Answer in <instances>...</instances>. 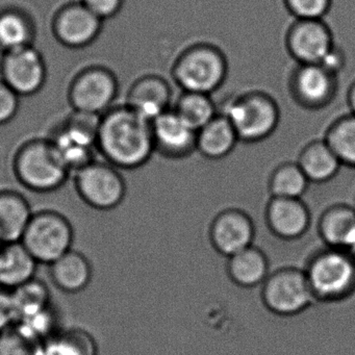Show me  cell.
<instances>
[{"label":"cell","instance_id":"1","mask_svg":"<svg viewBox=\"0 0 355 355\" xmlns=\"http://www.w3.org/2000/svg\"><path fill=\"white\" fill-rule=\"evenodd\" d=\"M97 146L112 165L137 169L155 153L151 122L128 105L111 110L101 118Z\"/></svg>","mask_w":355,"mask_h":355},{"label":"cell","instance_id":"2","mask_svg":"<svg viewBox=\"0 0 355 355\" xmlns=\"http://www.w3.org/2000/svg\"><path fill=\"white\" fill-rule=\"evenodd\" d=\"M171 76L182 91L211 95L226 82L227 58L211 43H194L175 58Z\"/></svg>","mask_w":355,"mask_h":355},{"label":"cell","instance_id":"3","mask_svg":"<svg viewBox=\"0 0 355 355\" xmlns=\"http://www.w3.org/2000/svg\"><path fill=\"white\" fill-rule=\"evenodd\" d=\"M219 113L234 126L240 142L247 144L269 139L282 118L277 101L261 90L247 91L228 99Z\"/></svg>","mask_w":355,"mask_h":355},{"label":"cell","instance_id":"4","mask_svg":"<svg viewBox=\"0 0 355 355\" xmlns=\"http://www.w3.org/2000/svg\"><path fill=\"white\" fill-rule=\"evenodd\" d=\"M305 275L315 299L338 300L355 288V259L347 251L330 248L311 259Z\"/></svg>","mask_w":355,"mask_h":355},{"label":"cell","instance_id":"5","mask_svg":"<svg viewBox=\"0 0 355 355\" xmlns=\"http://www.w3.org/2000/svg\"><path fill=\"white\" fill-rule=\"evenodd\" d=\"M15 170L20 182L36 192L57 190L69 171L51 141H32L24 145L16 155Z\"/></svg>","mask_w":355,"mask_h":355},{"label":"cell","instance_id":"6","mask_svg":"<svg viewBox=\"0 0 355 355\" xmlns=\"http://www.w3.org/2000/svg\"><path fill=\"white\" fill-rule=\"evenodd\" d=\"M74 234L71 223L53 211L34 214L20 242L39 263L51 265L71 250Z\"/></svg>","mask_w":355,"mask_h":355},{"label":"cell","instance_id":"7","mask_svg":"<svg viewBox=\"0 0 355 355\" xmlns=\"http://www.w3.org/2000/svg\"><path fill=\"white\" fill-rule=\"evenodd\" d=\"M101 118L94 114L76 111L51 141L68 170L78 171L92 162Z\"/></svg>","mask_w":355,"mask_h":355},{"label":"cell","instance_id":"8","mask_svg":"<svg viewBox=\"0 0 355 355\" xmlns=\"http://www.w3.org/2000/svg\"><path fill=\"white\" fill-rule=\"evenodd\" d=\"M315 296L311 292L305 272L282 269L268 276L263 288L266 306L280 315L300 313L311 305Z\"/></svg>","mask_w":355,"mask_h":355},{"label":"cell","instance_id":"9","mask_svg":"<svg viewBox=\"0 0 355 355\" xmlns=\"http://www.w3.org/2000/svg\"><path fill=\"white\" fill-rule=\"evenodd\" d=\"M291 98L306 111H321L331 105L338 93V76L319 64H296L288 82Z\"/></svg>","mask_w":355,"mask_h":355},{"label":"cell","instance_id":"10","mask_svg":"<svg viewBox=\"0 0 355 355\" xmlns=\"http://www.w3.org/2000/svg\"><path fill=\"white\" fill-rule=\"evenodd\" d=\"M76 188L83 200L94 209H115L125 196L126 187L119 172L112 166L91 162L78 170Z\"/></svg>","mask_w":355,"mask_h":355},{"label":"cell","instance_id":"11","mask_svg":"<svg viewBox=\"0 0 355 355\" xmlns=\"http://www.w3.org/2000/svg\"><path fill=\"white\" fill-rule=\"evenodd\" d=\"M286 51L296 64H320L336 45L330 26L324 19H295L284 38Z\"/></svg>","mask_w":355,"mask_h":355},{"label":"cell","instance_id":"12","mask_svg":"<svg viewBox=\"0 0 355 355\" xmlns=\"http://www.w3.org/2000/svg\"><path fill=\"white\" fill-rule=\"evenodd\" d=\"M3 82L19 96L38 92L46 78V66L32 45L6 53L3 60Z\"/></svg>","mask_w":355,"mask_h":355},{"label":"cell","instance_id":"13","mask_svg":"<svg viewBox=\"0 0 355 355\" xmlns=\"http://www.w3.org/2000/svg\"><path fill=\"white\" fill-rule=\"evenodd\" d=\"M117 90V82L111 72L103 68H90L72 83L70 101L76 111L99 115L112 105Z\"/></svg>","mask_w":355,"mask_h":355},{"label":"cell","instance_id":"14","mask_svg":"<svg viewBox=\"0 0 355 355\" xmlns=\"http://www.w3.org/2000/svg\"><path fill=\"white\" fill-rule=\"evenodd\" d=\"M155 153L166 159H184L197 153V132L173 109L151 121Z\"/></svg>","mask_w":355,"mask_h":355},{"label":"cell","instance_id":"15","mask_svg":"<svg viewBox=\"0 0 355 355\" xmlns=\"http://www.w3.org/2000/svg\"><path fill=\"white\" fill-rule=\"evenodd\" d=\"M254 225L252 220L241 209L221 211L211 226V240L218 252L232 257L252 246Z\"/></svg>","mask_w":355,"mask_h":355},{"label":"cell","instance_id":"16","mask_svg":"<svg viewBox=\"0 0 355 355\" xmlns=\"http://www.w3.org/2000/svg\"><path fill=\"white\" fill-rule=\"evenodd\" d=\"M103 20L83 3H70L55 16V36L68 47L80 49L92 43L98 36Z\"/></svg>","mask_w":355,"mask_h":355},{"label":"cell","instance_id":"17","mask_svg":"<svg viewBox=\"0 0 355 355\" xmlns=\"http://www.w3.org/2000/svg\"><path fill=\"white\" fill-rule=\"evenodd\" d=\"M172 103L173 92L169 83L162 76L148 74L132 85L126 105L151 122L172 109Z\"/></svg>","mask_w":355,"mask_h":355},{"label":"cell","instance_id":"18","mask_svg":"<svg viewBox=\"0 0 355 355\" xmlns=\"http://www.w3.org/2000/svg\"><path fill=\"white\" fill-rule=\"evenodd\" d=\"M266 220L274 234L284 240H295L302 236L311 224V214L301 198L271 197Z\"/></svg>","mask_w":355,"mask_h":355},{"label":"cell","instance_id":"19","mask_svg":"<svg viewBox=\"0 0 355 355\" xmlns=\"http://www.w3.org/2000/svg\"><path fill=\"white\" fill-rule=\"evenodd\" d=\"M38 261L21 242L0 247V286L9 291L34 279Z\"/></svg>","mask_w":355,"mask_h":355},{"label":"cell","instance_id":"20","mask_svg":"<svg viewBox=\"0 0 355 355\" xmlns=\"http://www.w3.org/2000/svg\"><path fill=\"white\" fill-rule=\"evenodd\" d=\"M240 142L238 135L227 118L218 114L197 132V153L211 161L225 159Z\"/></svg>","mask_w":355,"mask_h":355},{"label":"cell","instance_id":"21","mask_svg":"<svg viewBox=\"0 0 355 355\" xmlns=\"http://www.w3.org/2000/svg\"><path fill=\"white\" fill-rule=\"evenodd\" d=\"M300 166L309 182L324 184L338 175L342 164L324 139L307 143L298 155Z\"/></svg>","mask_w":355,"mask_h":355},{"label":"cell","instance_id":"22","mask_svg":"<svg viewBox=\"0 0 355 355\" xmlns=\"http://www.w3.org/2000/svg\"><path fill=\"white\" fill-rule=\"evenodd\" d=\"M319 230L330 248L348 250L355 241V209L346 205H332L322 214Z\"/></svg>","mask_w":355,"mask_h":355},{"label":"cell","instance_id":"23","mask_svg":"<svg viewBox=\"0 0 355 355\" xmlns=\"http://www.w3.org/2000/svg\"><path fill=\"white\" fill-rule=\"evenodd\" d=\"M49 266L53 284L63 292H82L92 279L90 261L83 253L72 249Z\"/></svg>","mask_w":355,"mask_h":355},{"label":"cell","instance_id":"24","mask_svg":"<svg viewBox=\"0 0 355 355\" xmlns=\"http://www.w3.org/2000/svg\"><path fill=\"white\" fill-rule=\"evenodd\" d=\"M28 200L15 192L0 193V241L20 242L32 219Z\"/></svg>","mask_w":355,"mask_h":355},{"label":"cell","instance_id":"25","mask_svg":"<svg viewBox=\"0 0 355 355\" xmlns=\"http://www.w3.org/2000/svg\"><path fill=\"white\" fill-rule=\"evenodd\" d=\"M11 294L16 323H26L53 309L51 291L36 278L11 291Z\"/></svg>","mask_w":355,"mask_h":355},{"label":"cell","instance_id":"26","mask_svg":"<svg viewBox=\"0 0 355 355\" xmlns=\"http://www.w3.org/2000/svg\"><path fill=\"white\" fill-rule=\"evenodd\" d=\"M269 272V263L265 254L252 246L230 257L228 273L232 279L244 288L265 282Z\"/></svg>","mask_w":355,"mask_h":355},{"label":"cell","instance_id":"27","mask_svg":"<svg viewBox=\"0 0 355 355\" xmlns=\"http://www.w3.org/2000/svg\"><path fill=\"white\" fill-rule=\"evenodd\" d=\"M172 109L196 132L219 114L211 95L187 91L176 98Z\"/></svg>","mask_w":355,"mask_h":355},{"label":"cell","instance_id":"28","mask_svg":"<svg viewBox=\"0 0 355 355\" xmlns=\"http://www.w3.org/2000/svg\"><path fill=\"white\" fill-rule=\"evenodd\" d=\"M309 184L311 182L297 162H284L270 174L268 189L271 197L302 198Z\"/></svg>","mask_w":355,"mask_h":355},{"label":"cell","instance_id":"29","mask_svg":"<svg viewBox=\"0 0 355 355\" xmlns=\"http://www.w3.org/2000/svg\"><path fill=\"white\" fill-rule=\"evenodd\" d=\"M324 140L331 147L342 166L355 168V115L340 116L331 122Z\"/></svg>","mask_w":355,"mask_h":355},{"label":"cell","instance_id":"30","mask_svg":"<svg viewBox=\"0 0 355 355\" xmlns=\"http://www.w3.org/2000/svg\"><path fill=\"white\" fill-rule=\"evenodd\" d=\"M45 355H98V345L82 328L59 330L46 340Z\"/></svg>","mask_w":355,"mask_h":355},{"label":"cell","instance_id":"31","mask_svg":"<svg viewBox=\"0 0 355 355\" xmlns=\"http://www.w3.org/2000/svg\"><path fill=\"white\" fill-rule=\"evenodd\" d=\"M46 340L15 323L0 332V355H45Z\"/></svg>","mask_w":355,"mask_h":355},{"label":"cell","instance_id":"32","mask_svg":"<svg viewBox=\"0 0 355 355\" xmlns=\"http://www.w3.org/2000/svg\"><path fill=\"white\" fill-rule=\"evenodd\" d=\"M33 28L22 13L7 11L0 14V47L8 51L30 46Z\"/></svg>","mask_w":355,"mask_h":355},{"label":"cell","instance_id":"33","mask_svg":"<svg viewBox=\"0 0 355 355\" xmlns=\"http://www.w3.org/2000/svg\"><path fill=\"white\" fill-rule=\"evenodd\" d=\"M286 11L294 19H324L334 5V0H284Z\"/></svg>","mask_w":355,"mask_h":355},{"label":"cell","instance_id":"34","mask_svg":"<svg viewBox=\"0 0 355 355\" xmlns=\"http://www.w3.org/2000/svg\"><path fill=\"white\" fill-rule=\"evenodd\" d=\"M19 95L16 94L5 82H0V124L13 119L18 111Z\"/></svg>","mask_w":355,"mask_h":355},{"label":"cell","instance_id":"35","mask_svg":"<svg viewBox=\"0 0 355 355\" xmlns=\"http://www.w3.org/2000/svg\"><path fill=\"white\" fill-rule=\"evenodd\" d=\"M82 3L101 20L119 13L123 0H82Z\"/></svg>","mask_w":355,"mask_h":355},{"label":"cell","instance_id":"36","mask_svg":"<svg viewBox=\"0 0 355 355\" xmlns=\"http://www.w3.org/2000/svg\"><path fill=\"white\" fill-rule=\"evenodd\" d=\"M16 323L11 291L0 286V332Z\"/></svg>","mask_w":355,"mask_h":355},{"label":"cell","instance_id":"37","mask_svg":"<svg viewBox=\"0 0 355 355\" xmlns=\"http://www.w3.org/2000/svg\"><path fill=\"white\" fill-rule=\"evenodd\" d=\"M319 65L325 68L327 71L331 72L334 76H338L346 65V55L343 49L336 44L324 57Z\"/></svg>","mask_w":355,"mask_h":355},{"label":"cell","instance_id":"38","mask_svg":"<svg viewBox=\"0 0 355 355\" xmlns=\"http://www.w3.org/2000/svg\"><path fill=\"white\" fill-rule=\"evenodd\" d=\"M347 105L350 109V113L355 115V80L350 85L347 92Z\"/></svg>","mask_w":355,"mask_h":355},{"label":"cell","instance_id":"39","mask_svg":"<svg viewBox=\"0 0 355 355\" xmlns=\"http://www.w3.org/2000/svg\"><path fill=\"white\" fill-rule=\"evenodd\" d=\"M347 252L349 253V254L352 255L353 257L355 259V241L354 243H353L352 245H351L350 247H349L348 250H347Z\"/></svg>","mask_w":355,"mask_h":355},{"label":"cell","instance_id":"40","mask_svg":"<svg viewBox=\"0 0 355 355\" xmlns=\"http://www.w3.org/2000/svg\"><path fill=\"white\" fill-rule=\"evenodd\" d=\"M3 243L0 241V247L3 246Z\"/></svg>","mask_w":355,"mask_h":355}]
</instances>
